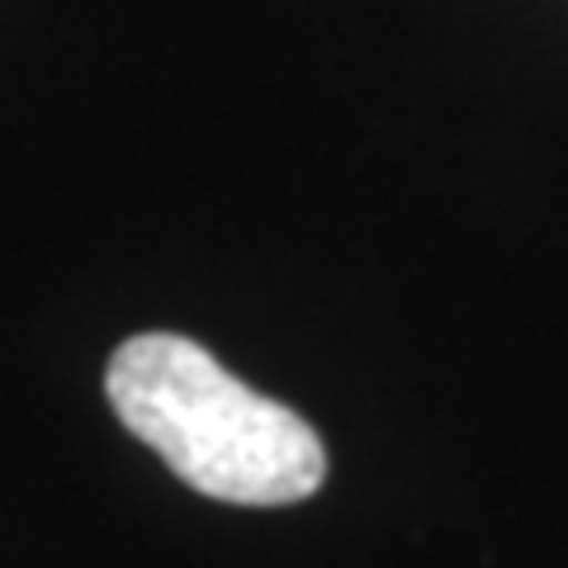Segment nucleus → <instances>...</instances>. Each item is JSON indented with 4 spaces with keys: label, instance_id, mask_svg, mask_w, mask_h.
Returning <instances> with one entry per match:
<instances>
[{
    "label": "nucleus",
    "instance_id": "nucleus-1",
    "mask_svg": "<svg viewBox=\"0 0 568 568\" xmlns=\"http://www.w3.org/2000/svg\"><path fill=\"white\" fill-rule=\"evenodd\" d=\"M119 422L194 493L237 507H284L323 488L327 450L313 426L261 398L175 332L129 336L104 369Z\"/></svg>",
    "mask_w": 568,
    "mask_h": 568
}]
</instances>
